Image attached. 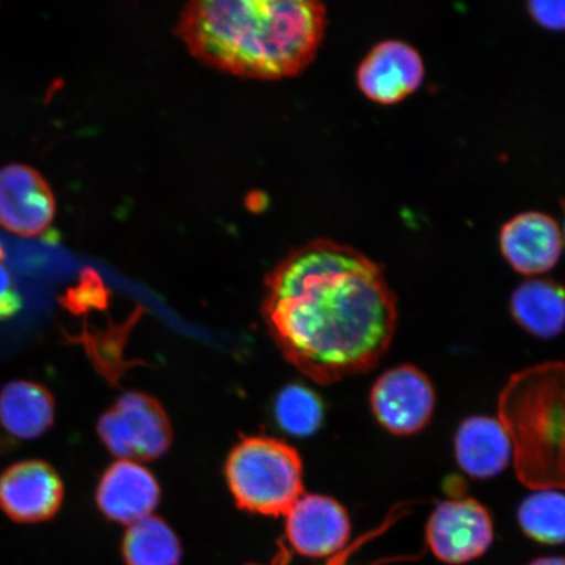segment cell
<instances>
[{"label":"cell","mask_w":565,"mask_h":565,"mask_svg":"<svg viewBox=\"0 0 565 565\" xmlns=\"http://www.w3.org/2000/svg\"><path fill=\"white\" fill-rule=\"evenodd\" d=\"M54 416V397L44 385L12 381L0 392V424L17 439H38L53 426Z\"/></svg>","instance_id":"16"},{"label":"cell","mask_w":565,"mask_h":565,"mask_svg":"<svg viewBox=\"0 0 565 565\" xmlns=\"http://www.w3.org/2000/svg\"><path fill=\"white\" fill-rule=\"evenodd\" d=\"M435 407L433 381L413 364L393 366L381 374L372 386L374 418L395 436L422 433L433 419Z\"/></svg>","instance_id":"7"},{"label":"cell","mask_w":565,"mask_h":565,"mask_svg":"<svg viewBox=\"0 0 565 565\" xmlns=\"http://www.w3.org/2000/svg\"><path fill=\"white\" fill-rule=\"evenodd\" d=\"M424 62L404 41L386 40L374 45L358 68V86L370 100L393 105L420 87Z\"/></svg>","instance_id":"10"},{"label":"cell","mask_w":565,"mask_h":565,"mask_svg":"<svg viewBox=\"0 0 565 565\" xmlns=\"http://www.w3.org/2000/svg\"><path fill=\"white\" fill-rule=\"evenodd\" d=\"M500 250L515 273L534 277L559 263L563 237L553 217L539 211L522 212L501 228Z\"/></svg>","instance_id":"12"},{"label":"cell","mask_w":565,"mask_h":565,"mask_svg":"<svg viewBox=\"0 0 565 565\" xmlns=\"http://www.w3.org/2000/svg\"><path fill=\"white\" fill-rule=\"evenodd\" d=\"M263 317L287 362L330 385L381 362L397 331L398 301L381 265L350 245L315 239L267 275Z\"/></svg>","instance_id":"1"},{"label":"cell","mask_w":565,"mask_h":565,"mask_svg":"<svg viewBox=\"0 0 565 565\" xmlns=\"http://www.w3.org/2000/svg\"><path fill=\"white\" fill-rule=\"evenodd\" d=\"M455 455L465 475L479 480L491 479L512 462V441L498 418L470 416L459 424Z\"/></svg>","instance_id":"14"},{"label":"cell","mask_w":565,"mask_h":565,"mask_svg":"<svg viewBox=\"0 0 565 565\" xmlns=\"http://www.w3.org/2000/svg\"><path fill=\"white\" fill-rule=\"evenodd\" d=\"M51 186L33 168L13 164L0 169V225L17 235H41L54 221Z\"/></svg>","instance_id":"11"},{"label":"cell","mask_w":565,"mask_h":565,"mask_svg":"<svg viewBox=\"0 0 565 565\" xmlns=\"http://www.w3.org/2000/svg\"><path fill=\"white\" fill-rule=\"evenodd\" d=\"M514 321L530 335L554 339L565 330V287L551 279H529L514 289Z\"/></svg>","instance_id":"15"},{"label":"cell","mask_w":565,"mask_h":565,"mask_svg":"<svg viewBox=\"0 0 565 565\" xmlns=\"http://www.w3.org/2000/svg\"><path fill=\"white\" fill-rule=\"evenodd\" d=\"M62 479L44 461H23L0 476V510L20 524L47 521L61 510Z\"/></svg>","instance_id":"9"},{"label":"cell","mask_w":565,"mask_h":565,"mask_svg":"<svg viewBox=\"0 0 565 565\" xmlns=\"http://www.w3.org/2000/svg\"><path fill=\"white\" fill-rule=\"evenodd\" d=\"M519 525L530 540L542 545L565 543V493L556 490L533 491L522 500Z\"/></svg>","instance_id":"18"},{"label":"cell","mask_w":565,"mask_h":565,"mask_svg":"<svg viewBox=\"0 0 565 565\" xmlns=\"http://www.w3.org/2000/svg\"><path fill=\"white\" fill-rule=\"evenodd\" d=\"M498 419L512 441L515 477L532 491H565V362L514 373L501 388Z\"/></svg>","instance_id":"3"},{"label":"cell","mask_w":565,"mask_h":565,"mask_svg":"<svg viewBox=\"0 0 565 565\" xmlns=\"http://www.w3.org/2000/svg\"><path fill=\"white\" fill-rule=\"evenodd\" d=\"M327 13L317 0H198L181 11L177 34L211 67L278 81L312 63L327 30Z\"/></svg>","instance_id":"2"},{"label":"cell","mask_w":565,"mask_h":565,"mask_svg":"<svg viewBox=\"0 0 565 565\" xmlns=\"http://www.w3.org/2000/svg\"><path fill=\"white\" fill-rule=\"evenodd\" d=\"M527 11L535 23H539L548 31L564 32L565 31V0H557V2H530L527 3Z\"/></svg>","instance_id":"20"},{"label":"cell","mask_w":565,"mask_h":565,"mask_svg":"<svg viewBox=\"0 0 565 565\" xmlns=\"http://www.w3.org/2000/svg\"><path fill=\"white\" fill-rule=\"evenodd\" d=\"M494 539L493 520L475 498L441 501L430 513L426 542L430 553L445 564H468L483 556Z\"/></svg>","instance_id":"6"},{"label":"cell","mask_w":565,"mask_h":565,"mask_svg":"<svg viewBox=\"0 0 565 565\" xmlns=\"http://www.w3.org/2000/svg\"><path fill=\"white\" fill-rule=\"evenodd\" d=\"M527 565H565V557L561 556H547L540 557Z\"/></svg>","instance_id":"23"},{"label":"cell","mask_w":565,"mask_h":565,"mask_svg":"<svg viewBox=\"0 0 565 565\" xmlns=\"http://www.w3.org/2000/svg\"><path fill=\"white\" fill-rule=\"evenodd\" d=\"M160 494L158 480L150 470L118 459L104 472L96 501L106 519L130 526L157 510Z\"/></svg>","instance_id":"13"},{"label":"cell","mask_w":565,"mask_h":565,"mask_svg":"<svg viewBox=\"0 0 565 565\" xmlns=\"http://www.w3.org/2000/svg\"><path fill=\"white\" fill-rule=\"evenodd\" d=\"M23 306L21 296L13 285L9 268L0 260V321L15 316Z\"/></svg>","instance_id":"21"},{"label":"cell","mask_w":565,"mask_h":565,"mask_svg":"<svg viewBox=\"0 0 565 565\" xmlns=\"http://www.w3.org/2000/svg\"><path fill=\"white\" fill-rule=\"evenodd\" d=\"M106 449L119 461L150 462L166 455L173 441L171 419L158 399L125 393L97 424Z\"/></svg>","instance_id":"5"},{"label":"cell","mask_w":565,"mask_h":565,"mask_svg":"<svg viewBox=\"0 0 565 565\" xmlns=\"http://www.w3.org/2000/svg\"><path fill=\"white\" fill-rule=\"evenodd\" d=\"M274 408L280 428L296 437L313 435L323 422L322 401L306 386L289 385L282 388Z\"/></svg>","instance_id":"19"},{"label":"cell","mask_w":565,"mask_h":565,"mask_svg":"<svg viewBox=\"0 0 565 565\" xmlns=\"http://www.w3.org/2000/svg\"><path fill=\"white\" fill-rule=\"evenodd\" d=\"M285 518L287 539L302 556L333 557L349 546L351 520L333 498L303 493Z\"/></svg>","instance_id":"8"},{"label":"cell","mask_w":565,"mask_h":565,"mask_svg":"<svg viewBox=\"0 0 565 565\" xmlns=\"http://www.w3.org/2000/svg\"><path fill=\"white\" fill-rule=\"evenodd\" d=\"M369 534L363 536V539L360 540L359 543H356V546H351L349 548H345L344 551H342L341 554H338V555L331 557V559L329 561V563L327 565H349L350 555H351L352 551L356 550L359 547L360 543H362L366 539V536H369Z\"/></svg>","instance_id":"22"},{"label":"cell","mask_w":565,"mask_h":565,"mask_svg":"<svg viewBox=\"0 0 565 565\" xmlns=\"http://www.w3.org/2000/svg\"><path fill=\"white\" fill-rule=\"evenodd\" d=\"M225 478L239 510L280 518L303 494L299 451L268 436L245 437L225 463Z\"/></svg>","instance_id":"4"},{"label":"cell","mask_w":565,"mask_h":565,"mask_svg":"<svg viewBox=\"0 0 565 565\" xmlns=\"http://www.w3.org/2000/svg\"><path fill=\"white\" fill-rule=\"evenodd\" d=\"M122 553L126 565H179L182 548L166 521L151 514L127 529Z\"/></svg>","instance_id":"17"},{"label":"cell","mask_w":565,"mask_h":565,"mask_svg":"<svg viewBox=\"0 0 565 565\" xmlns=\"http://www.w3.org/2000/svg\"><path fill=\"white\" fill-rule=\"evenodd\" d=\"M564 212H565V203H564ZM564 230H565V223H564Z\"/></svg>","instance_id":"24"}]
</instances>
